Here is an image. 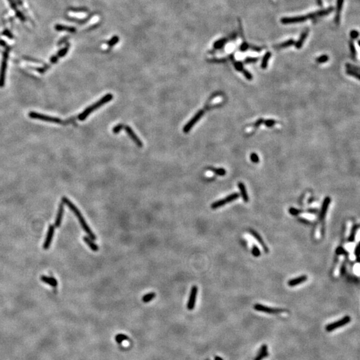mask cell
I'll use <instances>...</instances> for the list:
<instances>
[{"instance_id": "6da1fadb", "label": "cell", "mask_w": 360, "mask_h": 360, "mask_svg": "<svg viewBox=\"0 0 360 360\" xmlns=\"http://www.w3.org/2000/svg\"><path fill=\"white\" fill-rule=\"evenodd\" d=\"M333 7H329V8L324 9V10H321L313 13H308V14H306L303 15L295 16V17H282L280 20V22L281 24L284 25L299 24V23L305 22L306 21L308 20H315L317 19L318 17H324V16L331 13L332 11H333Z\"/></svg>"}, {"instance_id": "7a4b0ae2", "label": "cell", "mask_w": 360, "mask_h": 360, "mask_svg": "<svg viewBox=\"0 0 360 360\" xmlns=\"http://www.w3.org/2000/svg\"><path fill=\"white\" fill-rule=\"evenodd\" d=\"M62 203L68 205L71 211H72L73 213L75 214V216L77 217V220L78 221H79L81 226H82L83 230H84V232L86 233L87 235H88V237H89V238L91 239L92 240H93V241L94 240H96V235L94 234V233L92 232L91 229H90L88 224H87L86 221H85L84 216H83L82 214L81 213V212L80 211V210L78 209V208H77L75 205L73 204L70 200L68 199L66 197H63V198H62Z\"/></svg>"}, {"instance_id": "3957f363", "label": "cell", "mask_w": 360, "mask_h": 360, "mask_svg": "<svg viewBox=\"0 0 360 360\" xmlns=\"http://www.w3.org/2000/svg\"><path fill=\"white\" fill-rule=\"evenodd\" d=\"M113 99V95L111 93H108L107 95H105V96H103L102 98H101L100 100L97 101L96 103H94V104L91 105V106H89L87 108H86L84 112H83L82 114H80L79 115H78V119L80 121H84V119H86V117L88 116V115L91 114V112H93V111H95L96 110L98 109V108H100L101 106H102L103 105L105 104V103H107L112 100Z\"/></svg>"}, {"instance_id": "277c9868", "label": "cell", "mask_w": 360, "mask_h": 360, "mask_svg": "<svg viewBox=\"0 0 360 360\" xmlns=\"http://www.w3.org/2000/svg\"><path fill=\"white\" fill-rule=\"evenodd\" d=\"M239 196L240 195L238 193H232V194H230L228 196H227V197H225L224 199L220 200L218 201H216V202H213V204L211 205V207L213 209H218L219 208V207L223 206V205H225V204H229V203L230 202H234V201L237 200L239 197Z\"/></svg>"}, {"instance_id": "5b68a950", "label": "cell", "mask_w": 360, "mask_h": 360, "mask_svg": "<svg viewBox=\"0 0 360 360\" xmlns=\"http://www.w3.org/2000/svg\"><path fill=\"white\" fill-rule=\"evenodd\" d=\"M29 117L31 119H39V120H41V121H47V122H52V123H62V122H63V121H62L61 119L57 118V117L48 116V115L38 114V113L33 112H31L29 113Z\"/></svg>"}, {"instance_id": "8992f818", "label": "cell", "mask_w": 360, "mask_h": 360, "mask_svg": "<svg viewBox=\"0 0 360 360\" xmlns=\"http://www.w3.org/2000/svg\"><path fill=\"white\" fill-rule=\"evenodd\" d=\"M350 322H351V317L349 315H346L345 316V317H343L342 319H341L340 320L337 321V322H333V323H331V324H329L327 325L326 327H325V329H326L327 331H329V332L332 331L336 329L344 326V325H345L346 324H349Z\"/></svg>"}, {"instance_id": "52a82bcc", "label": "cell", "mask_w": 360, "mask_h": 360, "mask_svg": "<svg viewBox=\"0 0 360 360\" xmlns=\"http://www.w3.org/2000/svg\"><path fill=\"white\" fill-rule=\"evenodd\" d=\"M253 308H254V310L255 311H260V312L267 313H273V314H275V313H280L285 311V310H283V309L270 308V307L263 306L262 305V304H259V303L255 304L254 306H253Z\"/></svg>"}, {"instance_id": "ba28073f", "label": "cell", "mask_w": 360, "mask_h": 360, "mask_svg": "<svg viewBox=\"0 0 360 360\" xmlns=\"http://www.w3.org/2000/svg\"><path fill=\"white\" fill-rule=\"evenodd\" d=\"M204 114V112L203 110L198 111L197 114H196L194 116H193L192 118H191L190 121L186 123V125L183 127V132L188 133L189 131L191 130V128H193V126L195 125L196 123H197V122L199 121L201 118H202V117L203 116Z\"/></svg>"}, {"instance_id": "9c48e42d", "label": "cell", "mask_w": 360, "mask_h": 360, "mask_svg": "<svg viewBox=\"0 0 360 360\" xmlns=\"http://www.w3.org/2000/svg\"><path fill=\"white\" fill-rule=\"evenodd\" d=\"M54 232H55V226L53 225H50L49 226V228H48L47 236H46L45 241H44V243H43V248L44 250H48V249L50 248V247L51 246V244H52V239L53 238H54Z\"/></svg>"}, {"instance_id": "30bf717a", "label": "cell", "mask_w": 360, "mask_h": 360, "mask_svg": "<svg viewBox=\"0 0 360 360\" xmlns=\"http://www.w3.org/2000/svg\"><path fill=\"white\" fill-rule=\"evenodd\" d=\"M197 295V287L196 285H193L191 290L190 295L189 297L188 302V309L189 310H192L195 308L196 297Z\"/></svg>"}, {"instance_id": "8fae6325", "label": "cell", "mask_w": 360, "mask_h": 360, "mask_svg": "<svg viewBox=\"0 0 360 360\" xmlns=\"http://www.w3.org/2000/svg\"><path fill=\"white\" fill-rule=\"evenodd\" d=\"M8 58V53H5L3 55V59L2 61L1 71H0V87H2L4 86L5 84V77H6V71L7 68V61Z\"/></svg>"}, {"instance_id": "7c38bea8", "label": "cell", "mask_w": 360, "mask_h": 360, "mask_svg": "<svg viewBox=\"0 0 360 360\" xmlns=\"http://www.w3.org/2000/svg\"><path fill=\"white\" fill-rule=\"evenodd\" d=\"M123 129L126 130L127 133H128V135L130 136V137L131 140H132L133 142H134L138 147H143V142L141 141L140 138L138 137V136L135 134L134 131H133L132 129H131V128H130V127L128 126H124Z\"/></svg>"}, {"instance_id": "4fadbf2b", "label": "cell", "mask_w": 360, "mask_h": 360, "mask_svg": "<svg viewBox=\"0 0 360 360\" xmlns=\"http://www.w3.org/2000/svg\"><path fill=\"white\" fill-rule=\"evenodd\" d=\"M330 203H331V198H330V197H329V196L325 197L324 198V201H323L322 207H321V210L320 212V220H324L325 217V216H326L327 209H328V207L330 205Z\"/></svg>"}, {"instance_id": "5bb4252c", "label": "cell", "mask_w": 360, "mask_h": 360, "mask_svg": "<svg viewBox=\"0 0 360 360\" xmlns=\"http://www.w3.org/2000/svg\"><path fill=\"white\" fill-rule=\"evenodd\" d=\"M343 3H344V0H337L336 1V11L335 18H334V22H335V24L337 25H339L340 24L341 13L343 8Z\"/></svg>"}, {"instance_id": "9a60e30c", "label": "cell", "mask_w": 360, "mask_h": 360, "mask_svg": "<svg viewBox=\"0 0 360 360\" xmlns=\"http://www.w3.org/2000/svg\"><path fill=\"white\" fill-rule=\"evenodd\" d=\"M309 33H310V29L309 28L306 29L303 32H302L301 34L299 36L298 40H297L296 42H295L294 45L296 49L299 50L302 47V46H303L306 40L307 39V38H308Z\"/></svg>"}, {"instance_id": "2e32d148", "label": "cell", "mask_w": 360, "mask_h": 360, "mask_svg": "<svg viewBox=\"0 0 360 360\" xmlns=\"http://www.w3.org/2000/svg\"><path fill=\"white\" fill-rule=\"evenodd\" d=\"M63 213H64L63 204V203H61V204H60L59 205L58 211H57L56 218H55V227H60V225H61V222H62V219H63Z\"/></svg>"}, {"instance_id": "e0dca14e", "label": "cell", "mask_w": 360, "mask_h": 360, "mask_svg": "<svg viewBox=\"0 0 360 360\" xmlns=\"http://www.w3.org/2000/svg\"><path fill=\"white\" fill-rule=\"evenodd\" d=\"M308 277L306 275L299 276L296 278L292 279V280H290L288 281L287 284L290 286V287H295V286L300 285V284H301V283H303V282H305L306 281L308 280Z\"/></svg>"}, {"instance_id": "ac0fdd59", "label": "cell", "mask_w": 360, "mask_h": 360, "mask_svg": "<svg viewBox=\"0 0 360 360\" xmlns=\"http://www.w3.org/2000/svg\"><path fill=\"white\" fill-rule=\"evenodd\" d=\"M250 234L255 237L256 240L259 242L260 245L262 246L263 250H264V251H265V253H269V249L268 248H267V246H266V244L265 243L264 240H263V239L262 238V237L260 236V235L258 234L257 232H256L255 230H251V229L250 230Z\"/></svg>"}, {"instance_id": "d6986e66", "label": "cell", "mask_w": 360, "mask_h": 360, "mask_svg": "<svg viewBox=\"0 0 360 360\" xmlns=\"http://www.w3.org/2000/svg\"><path fill=\"white\" fill-rule=\"evenodd\" d=\"M237 186H238L239 188L240 194H241L242 199H243V200L246 203H248L249 201H250V199H249V195L248 193H247L245 184H244L243 182H239L238 184H237Z\"/></svg>"}, {"instance_id": "ffe728a7", "label": "cell", "mask_w": 360, "mask_h": 360, "mask_svg": "<svg viewBox=\"0 0 360 360\" xmlns=\"http://www.w3.org/2000/svg\"><path fill=\"white\" fill-rule=\"evenodd\" d=\"M41 280L42 281L43 283H46V284L52 286V287H56L57 286V284H58V283H57V280H55V279L54 278H53V277L42 276L41 277Z\"/></svg>"}, {"instance_id": "44dd1931", "label": "cell", "mask_w": 360, "mask_h": 360, "mask_svg": "<svg viewBox=\"0 0 360 360\" xmlns=\"http://www.w3.org/2000/svg\"><path fill=\"white\" fill-rule=\"evenodd\" d=\"M295 41L294 39H290V40L283 41V42L282 43L275 45L273 46V47L276 50L284 49V48H287V47H291V46L294 45L295 44Z\"/></svg>"}, {"instance_id": "7402d4cb", "label": "cell", "mask_w": 360, "mask_h": 360, "mask_svg": "<svg viewBox=\"0 0 360 360\" xmlns=\"http://www.w3.org/2000/svg\"><path fill=\"white\" fill-rule=\"evenodd\" d=\"M269 355L267 352V347L266 345H263L261 347L259 354L255 357L254 360H262Z\"/></svg>"}, {"instance_id": "603a6c76", "label": "cell", "mask_w": 360, "mask_h": 360, "mask_svg": "<svg viewBox=\"0 0 360 360\" xmlns=\"http://www.w3.org/2000/svg\"><path fill=\"white\" fill-rule=\"evenodd\" d=\"M83 239H84V241L85 243L87 244V246L89 247V248L91 249V250L93 251H98L99 250L98 246L96 245V244L94 243V241L92 240L91 239H90L89 237H86L84 236L83 237Z\"/></svg>"}, {"instance_id": "cb8c5ba5", "label": "cell", "mask_w": 360, "mask_h": 360, "mask_svg": "<svg viewBox=\"0 0 360 360\" xmlns=\"http://www.w3.org/2000/svg\"><path fill=\"white\" fill-rule=\"evenodd\" d=\"M229 40H229V38H224L220 39V40H218L217 41H216V42L214 43L213 48L215 50H221V49H222V48L225 45L226 43H227L228 41H229Z\"/></svg>"}, {"instance_id": "d4e9b609", "label": "cell", "mask_w": 360, "mask_h": 360, "mask_svg": "<svg viewBox=\"0 0 360 360\" xmlns=\"http://www.w3.org/2000/svg\"><path fill=\"white\" fill-rule=\"evenodd\" d=\"M271 52H267L264 55L263 59L262 60V63H261V68H262L263 70H265V69L267 68V66H268L269 60L270 58H271Z\"/></svg>"}, {"instance_id": "484cf974", "label": "cell", "mask_w": 360, "mask_h": 360, "mask_svg": "<svg viewBox=\"0 0 360 360\" xmlns=\"http://www.w3.org/2000/svg\"><path fill=\"white\" fill-rule=\"evenodd\" d=\"M349 47L350 50V52H351V55H352V57L353 58L354 60H355L356 61V55H357V51L356 49H355V43L353 40H350L349 41Z\"/></svg>"}, {"instance_id": "4316f807", "label": "cell", "mask_w": 360, "mask_h": 360, "mask_svg": "<svg viewBox=\"0 0 360 360\" xmlns=\"http://www.w3.org/2000/svg\"><path fill=\"white\" fill-rule=\"evenodd\" d=\"M359 228V225H354L353 226L352 231H351L350 235L349 237H348V241L349 242H354L355 241V235H356V232L357 230H358Z\"/></svg>"}, {"instance_id": "83f0119b", "label": "cell", "mask_w": 360, "mask_h": 360, "mask_svg": "<svg viewBox=\"0 0 360 360\" xmlns=\"http://www.w3.org/2000/svg\"><path fill=\"white\" fill-rule=\"evenodd\" d=\"M210 170H211L213 173H214L215 174L220 175V176H223V175H225L226 174V170L224 169V168L211 167V168H210Z\"/></svg>"}, {"instance_id": "f1b7e54d", "label": "cell", "mask_w": 360, "mask_h": 360, "mask_svg": "<svg viewBox=\"0 0 360 360\" xmlns=\"http://www.w3.org/2000/svg\"><path fill=\"white\" fill-rule=\"evenodd\" d=\"M156 297L155 293L154 292L149 293V294L145 295L144 296L142 297V301H144V303H147V302H149L150 301H151L152 299H154V297Z\"/></svg>"}, {"instance_id": "f546056e", "label": "cell", "mask_w": 360, "mask_h": 360, "mask_svg": "<svg viewBox=\"0 0 360 360\" xmlns=\"http://www.w3.org/2000/svg\"><path fill=\"white\" fill-rule=\"evenodd\" d=\"M329 60V56L326 54H324L320 55V57H318L316 58L315 61L317 62L318 63H325V62H327Z\"/></svg>"}, {"instance_id": "4dcf8cb0", "label": "cell", "mask_w": 360, "mask_h": 360, "mask_svg": "<svg viewBox=\"0 0 360 360\" xmlns=\"http://www.w3.org/2000/svg\"><path fill=\"white\" fill-rule=\"evenodd\" d=\"M250 43H249L248 42H247V41H246V40H243V41H242V43H241V44L240 45L239 48V50H240V52H246L247 50H249V47H250Z\"/></svg>"}, {"instance_id": "1f68e13d", "label": "cell", "mask_w": 360, "mask_h": 360, "mask_svg": "<svg viewBox=\"0 0 360 360\" xmlns=\"http://www.w3.org/2000/svg\"><path fill=\"white\" fill-rule=\"evenodd\" d=\"M234 66L235 69V70L241 72L242 70H243V64L241 61H234Z\"/></svg>"}, {"instance_id": "d6a6232c", "label": "cell", "mask_w": 360, "mask_h": 360, "mask_svg": "<svg viewBox=\"0 0 360 360\" xmlns=\"http://www.w3.org/2000/svg\"><path fill=\"white\" fill-rule=\"evenodd\" d=\"M259 57H247L244 59V63H255L259 60Z\"/></svg>"}, {"instance_id": "836d02e7", "label": "cell", "mask_w": 360, "mask_h": 360, "mask_svg": "<svg viewBox=\"0 0 360 360\" xmlns=\"http://www.w3.org/2000/svg\"><path fill=\"white\" fill-rule=\"evenodd\" d=\"M251 253H252V255L254 256V257H260L261 255V251L257 246L254 245L253 246L252 250H251Z\"/></svg>"}, {"instance_id": "e575fe53", "label": "cell", "mask_w": 360, "mask_h": 360, "mask_svg": "<svg viewBox=\"0 0 360 360\" xmlns=\"http://www.w3.org/2000/svg\"><path fill=\"white\" fill-rule=\"evenodd\" d=\"M346 73H347V75L353 76V77H355L357 80H359V72H357V71H354V70H347V71H346Z\"/></svg>"}, {"instance_id": "d590c367", "label": "cell", "mask_w": 360, "mask_h": 360, "mask_svg": "<svg viewBox=\"0 0 360 360\" xmlns=\"http://www.w3.org/2000/svg\"><path fill=\"white\" fill-rule=\"evenodd\" d=\"M241 73H243V75H244V77H245L247 80H250V81L252 80V79H253L252 74H251V73L250 72V71H248L247 70H246L245 68H244L243 70H242Z\"/></svg>"}, {"instance_id": "8d00e7d4", "label": "cell", "mask_w": 360, "mask_h": 360, "mask_svg": "<svg viewBox=\"0 0 360 360\" xmlns=\"http://www.w3.org/2000/svg\"><path fill=\"white\" fill-rule=\"evenodd\" d=\"M264 49V47H262V46H257V45H252L250 44V47H249V50H250L251 51H253V52H262V51Z\"/></svg>"}, {"instance_id": "74e56055", "label": "cell", "mask_w": 360, "mask_h": 360, "mask_svg": "<svg viewBox=\"0 0 360 360\" xmlns=\"http://www.w3.org/2000/svg\"><path fill=\"white\" fill-rule=\"evenodd\" d=\"M276 123V121L275 120L273 119H266L264 120V123L263 124H264V125L266 127H268V128H271V127H273L275 124Z\"/></svg>"}, {"instance_id": "f35d334b", "label": "cell", "mask_w": 360, "mask_h": 360, "mask_svg": "<svg viewBox=\"0 0 360 360\" xmlns=\"http://www.w3.org/2000/svg\"><path fill=\"white\" fill-rule=\"evenodd\" d=\"M250 160L254 163H257L260 162V158L256 153H251L250 155Z\"/></svg>"}, {"instance_id": "ab89813d", "label": "cell", "mask_w": 360, "mask_h": 360, "mask_svg": "<svg viewBox=\"0 0 360 360\" xmlns=\"http://www.w3.org/2000/svg\"><path fill=\"white\" fill-rule=\"evenodd\" d=\"M123 128L124 125H123V124H117V126H115L114 128H113V132L115 133V134H117V133H119Z\"/></svg>"}, {"instance_id": "60d3db41", "label": "cell", "mask_w": 360, "mask_h": 360, "mask_svg": "<svg viewBox=\"0 0 360 360\" xmlns=\"http://www.w3.org/2000/svg\"><path fill=\"white\" fill-rule=\"evenodd\" d=\"M301 210H299L298 209L294 208V207H290L289 209V213L291 214V215L294 216H296L297 215H299L301 213Z\"/></svg>"}, {"instance_id": "b9f144b4", "label": "cell", "mask_w": 360, "mask_h": 360, "mask_svg": "<svg viewBox=\"0 0 360 360\" xmlns=\"http://www.w3.org/2000/svg\"><path fill=\"white\" fill-rule=\"evenodd\" d=\"M359 35V31H357V30L352 29V31H350V37H351V39H352V40H356V39L358 38Z\"/></svg>"}, {"instance_id": "7bdbcfd3", "label": "cell", "mask_w": 360, "mask_h": 360, "mask_svg": "<svg viewBox=\"0 0 360 360\" xmlns=\"http://www.w3.org/2000/svg\"><path fill=\"white\" fill-rule=\"evenodd\" d=\"M346 68H347V70H354L356 71L357 72H359V68L358 66H356L355 65H352V64L347 63H346Z\"/></svg>"}, {"instance_id": "ee69618b", "label": "cell", "mask_w": 360, "mask_h": 360, "mask_svg": "<svg viewBox=\"0 0 360 360\" xmlns=\"http://www.w3.org/2000/svg\"><path fill=\"white\" fill-rule=\"evenodd\" d=\"M264 119H262V118H260L259 119H257V121L255 122L254 126L255 127H259V126H260L261 125H262V124H263V123H264Z\"/></svg>"}, {"instance_id": "f6af8a7d", "label": "cell", "mask_w": 360, "mask_h": 360, "mask_svg": "<svg viewBox=\"0 0 360 360\" xmlns=\"http://www.w3.org/2000/svg\"><path fill=\"white\" fill-rule=\"evenodd\" d=\"M359 244H357L354 250V254L357 257V260L358 262H359Z\"/></svg>"}, {"instance_id": "bcb514c9", "label": "cell", "mask_w": 360, "mask_h": 360, "mask_svg": "<svg viewBox=\"0 0 360 360\" xmlns=\"http://www.w3.org/2000/svg\"><path fill=\"white\" fill-rule=\"evenodd\" d=\"M122 343V345H123V347H128V346L130 345V342H129L128 340H126L122 341V343Z\"/></svg>"}, {"instance_id": "7dc6e473", "label": "cell", "mask_w": 360, "mask_h": 360, "mask_svg": "<svg viewBox=\"0 0 360 360\" xmlns=\"http://www.w3.org/2000/svg\"><path fill=\"white\" fill-rule=\"evenodd\" d=\"M344 251L345 250H343V249H342L341 248H339L336 251V253L337 254H341V253H343L345 252Z\"/></svg>"}, {"instance_id": "c3c4849f", "label": "cell", "mask_w": 360, "mask_h": 360, "mask_svg": "<svg viewBox=\"0 0 360 360\" xmlns=\"http://www.w3.org/2000/svg\"><path fill=\"white\" fill-rule=\"evenodd\" d=\"M299 221H301V222H303V223H310V221H308V220H306V219H304V218H299Z\"/></svg>"}, {"instance_id": "681fc988", "label": "cell", "mask_w": 360, "mask_h": 360, "mask_svg": "<svg viewBox=\"0 0 360 360\" xmlns=\"http://www.w3.org/2000/svg\"><path fill=\"white\" fill-rule=\"evenodd\" d=\"M316 3H317V5L320 6H322V5H323L322 0H316Z\"/></svg>"}, {"instance_id": "f907efd6", "label": "cell", "mask_w": 360, "mask_h": 360, "mask_svg": "<svg viewBox=\"0 0 360 360\" xmlns=\"http://www.w3.org/2000/svg\"><path fill=\"white\" fill-rule=\"evenodd\" d=\"M308 211L310 212V213H315L317 211V210L315 209H309Z\"/></svg>"}]
</instances>
